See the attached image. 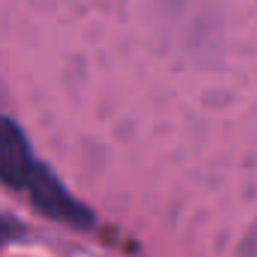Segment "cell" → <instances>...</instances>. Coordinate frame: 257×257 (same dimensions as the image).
<instances>
[{"mask_svg":"<svg viewBox=\"0 0 257 257\" xmlns=\"http://www.w3.org/2000/svg\"><path fill=\"white\" fill-rule=\"evenodd\" d=\"M24 192L30 194V200L51 218H60L72 227H90L93 224V212L87 203H81L75 194L63 186V180L57 174H51L42 162L36 165V174L33 180L27 183Z\"/></svg>","mask_w":257,"mask_h":257,"instance_id":"6da1fadb","label":"cell"},{"mask_svg":"<svg viewBox=\"0 0 257 257\" xmlns=\"http://www.w3.org/2000/svg\"><path fill=\"white\" fill-rule=\"evenodd\" d=\"M9 233H12V221H6V218L0 215V245L9 239Z\"/></svg>","mask_w":257,"mask_h":257,"instance_id":"3957f363","label":"cell"},{"mask_svg":"<svg viewBox=\"0 0 257 257\" xmlns=\"http://www.w3.org/2000/svg\"><path fill=\"white\" fill-rule=\"evenodd\" d=\"M39 159L33 156L21 126L9 117H0V180L15 189H27L36 174Z\"/></svg>","mask_w":257,"mask_h":257,"instance_id":"7a4b0ae2","label":"cell"}]
</instances>
